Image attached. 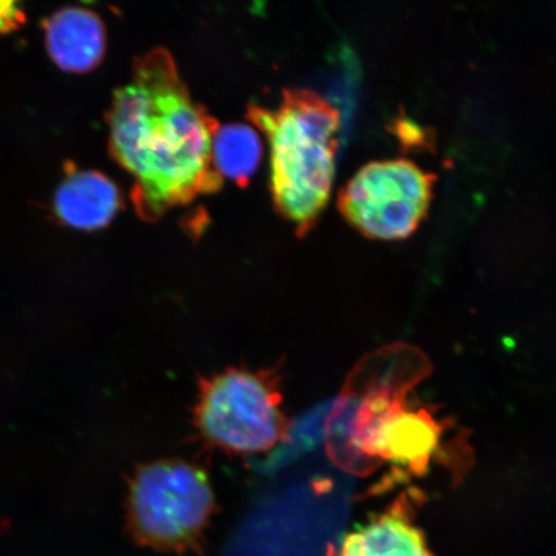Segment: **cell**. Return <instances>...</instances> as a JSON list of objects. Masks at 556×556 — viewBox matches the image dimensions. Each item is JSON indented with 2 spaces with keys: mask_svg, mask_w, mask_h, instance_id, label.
<instances>
[{
  "mask_svg": "<svg viewBox=\"0 0 556 556\" xmlns=\"http://www.w3.org/2000/svg\"><path fill=\"white\" fill-rule=\"evenodd\" d=\"M215 513L206 472L184 460H159L138 468L127 498V520L139 545L159 552H197Z\"/></svg>",
  "mask_w": 556,
  "mask_h": 556,
  "instance_id": "3957f363",
  "label": "cell"
},
{
  "mask_svg": "<svg viewBox=\"0 0 556 556\" xmlns=\"http://www.w3.org/2000/svg\"><path fill=\"white\" fill-rule=\"evenodd\" d=\"M212 155L214 168L220 177L245 186L261 162V139L245 124H229L215 131Z\"/></svg>",
  "mask_w": 556,
  "mask_h": 556,
  "instance_id": "30bf717a",
  "label": "cell"
},
{
  "mask_svg": "<svg viewBox=\"0 0 556 556\" xmlns=\"http://www.w3.org/2000/svg\"><path fill=\"white\" fill-rule=\"evenodd\" d=\"M121 207V192L113 180L74 166L54 194V213L62 224L83 231L106 227Z\"/></svg>",
  "mask_w": 556,
  "mask_h": 556,
  "instance_id": "ba28073f",
  "label": "cell"
},
{
  "mask_svg": "<svg viewBox=\"0 0 556 556\" xmlns=\"http://www.w3.org/2000/svg\"><path fill=\"white\" fill-rule=\"evenodd\" d=\"M441 429L427 413L409 412L392 391L366 395L353 417L351 442L361 454L422 470L440 444Z\"/></svg>",
  "mask_w": 556,
  "mask_h": 556,
  "instance_id": "8992f818",
  "label": "cell"
},
{
  "mask_svg": "<svg viewBox=\"0 0 556 556\" xmlns=\"http://www.w3.org/2000/svg\"><path fill=\"white\" fill-rule=\"evenodd\" d=\"M108 122L111 155L135 178L131 200L144 220L220 189L212 155L218 124L191 99L168 51L136 61Z\"/></svg>",
  "mask_w": 556,
  "mask_h": 556,
  "instance_id": "6da1fadb",
  "label": "cell"
},
{
  "mask_svg": "<svg viewBox=\"0 0 556 556\" xmlns=\"http://www.w3.org/2000/svg\"><path fill=\"white\" fill-rule=\"evenodd\" d=\"M434 184V174L412 160H379L354 174L340 191L339 208L367 238L405 239L426 217Z\"/></svg>",
  "mask_w": 556,
  "mask_h": 556,
  "instance_id": "5b68a950",
  "label": "cell"
},
{
  "mask_svg": "<svg viewBox=\"0 0 556 556\" xmlns=\"http://www.w3.org/2000/svg\"><path fill=\"white\" fill-rule=\"evenodd\" d=\"M26 23L23 4L0 2V35L17 31Z\"/></svg>",
  "mask_w": 556,
  "mask_h": 556,
  "instance_id": "8fae6325",
  "label": "cell"
},
{
  "mask_svg": "<svg viewBox=\"0 0 556 556\" xmlns=\"http://www.w3.org/2000/svg\"><path fill=\"white\" fill-rule=\"evenodd\" d=\"M48 54L66 73L86 74L101 64L106 31L97 13L70 7L45 21Z\"/></svg>",
  "mask_w": 556,
  "mask_h": 556,
  "instance_id": "52a82bcc",
  "label": "cell"
},
{
  "mask_svg": "<svg viewBox=\"0 0 556 556\" xmlns=\"http://www.w3.org/2000/svg\"><path fill=\"white\" fill-rule=\"evenodd\" d=\"M339 556H434L405 505L397 504L344 539Z\"/></svg>",
  "mask_w": 556,
  "mask_h": 556,
  "instance_id": "9c48e42d",
  "label": "cell"
},
{
  "mask_svg": "<svg viewBox=\"0 0 556 556\" xmlns=\"http://www.w3.org/2000/svg\"><path fill=\"white\" fill-rule=\"evenodd\" d=\"M193 424L207 444L229 454L267 452L288 433L280 381L274 371L248 368L203 379Z\"/></svg>",
  "mask_w": 556,
  "mask_h": 556,
  "instance_id": "277c9868",
  "label": "cell"
},
{
  "mask_svg": "<svg viewBox=\"0 0 556 556\" xmlns=\"http://www.w3.org/2000/svg\"><path fill=\"white\" fill-rule=\"evenodd\" d=\"M248 116L268 138L275 205L304 236L330 198L339 111L312 90L290 89L277 110L250 106Z\"/></svg>",
  "mask_w": 556,
  "mask_h": 556,
  "instance_id": "7a4b0ae2",
  "label": "cell"
}]
</instances>
